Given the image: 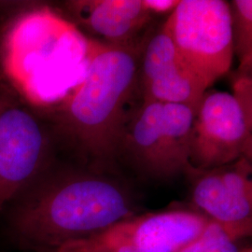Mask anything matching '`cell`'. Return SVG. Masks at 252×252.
<instances>
[{
	"mask_svg": "<svg viewBox=\"0 0 252 252\" xmlns=\"http://www.w3.org/2000/svg\"><path fill=\"white\" fill-rule=\"evenodd\" d=\"M225 229L211 221L196 240L178 252H252V246H241Z\"/></svg>",
	"mask_w": 252,
	"mask_h": 252,
	"instance_id": "obj_13",
	"label": "cell"
},
{
	"mask_svg": "<svg viewBox=\"0 0 252 252\" xmlns=\"http://www.w3.org/2000/svg\"><path fill=\"white\" fill-rule=\"evenodd\" d=\"M77 250H102L108 252H145L127 244L101 242L93 239H85L65 245L56 252H68Z\"/></svg>",
	"mask_w": 252,
	"mask_h": 252,
	"instance_id": "obj_14",
	"label": "cell"
},
{
	"mask_svg": "<svg viewBox=\"0 0 252 252\" xmlns=\"http://www.w3.org/2000/svg\"><path fill=\"white\" fill-rule=\"evenodd\" d=\"M142 40L133 45L108 47L87 39L84 76L56 105L53 116L59 141L74 153L79 163L120 170L115 148L138 94Z\"/></svg>",
	"mask_w": 252,
	"mask_h": 252,
	"instance_id": "obj_2",
	"label": "cell"
},
{
	"mask_svg": "<svg viewBox=\"0 0 252 252\" xmlns=\"http://www.w3.org/2000/svg\"><path fill=\"white\" fill-rule=\"evenodd\" d=\"M180 0H144L145 5L153 14L171 13Z\"/></svg>",
	"mask_w": 252,
	"mask_h": 252,
	"instance_id": "obj_15",
	"label": "cell"
},
{
	"mask_svg": "<svg viewBox=\"0 0 252 252\" xmlns=\"http://www.w3.org/2000/svg\"><path fill=\"white\" fill-rule=\"evenodd\" d=\"M252 160L241 157L210 169L190 165L184 174L190 184V205L239 241L252 234Z\"/></svg>",
	"mask_w": 252,
	"mask_h": 252,
	"instance_id": "obj_8",
	"label": "cell"
},
{
	"mask_svg": "<svg viewBox=\"0 0 252 252\" xmlns=\"http://www.w3.org/2000/svg\"><path fill=\"white\" fill-rule=\"evenodd\" d=\"M57 142L53 124L26 108L0 112V210L54 164Z\"/></svg>",
	"mask_w": 252,
	"mask_h": 252,
	"instance_id": "obj_6",
	"label": "cell"
},
{
	"mask_svg": "<svg viewBox=\"0 0 252 252\" xmlns=\"http://www.w3.org/2000/svg\"><path fill=\"white\" fill-rule=\"evenodd\" d=\"M252 156V122L237 100L226 92L207 91L191 126L190 165L210 169Z\"/></svg>",
	"mask_w": 252,
	"mask_h": 252,
	"instance_id": "obj_7",
	"label": "cell"
},
{
	"mask_svg": "<svg viewBox=\"0 0 252 252\" xmlns=\"http://www.w3.org/2000/svg\"><path fill=\"white\" fill-rule=\"evenodd\" d=\"M87 38L53 10L24 11L0 43L4 74L15 90L36 107L56 106L82 80Z\"/></svg>",
	"mask_w": 252,
	"mask_h": 252,
	"instance_id": "obj_3",
	"label": "cell"
},
{
	"mask_svg": "<svg viewBox=\"0 0 252 252\" xmlns=\"http://www.w3.org/2000/svg\"><path fill=\"white\" fill-rule=\"evenodd\" d=\"M108 252L102 250H77V251H68V252Z\"/></svg>",
	"mask_w": 252,
	"mask_h": 252,
	"instance_id": "obj_16",
	"label": "cell"
},
{
	"mask_svg": "<svg viewBox=\"0 0 252 252\" xmlns=\"http://www.w3.org/2000/svg\"><path fill=\"white\" fill-rule=\"evenodd\" d=\"M234 54L239 60L238 75H252V1L234 0L229 3Z\"/></svg>",
	"mask_w": 252,
	"mask_h": 252,
	"instance_id": "obj_12",
	"label": "cell"
},
{
	"mask_svg": "<svg viewBox=\"0 0 252 252\" xmlns=\"http://www.w3.org/2000/svg\"><path fill=\"white\" fill-rule=\"evenodd\" d=\"M139 213L135 189L120 170L54 163L14 199L9 230L22 248L55 252Z\"/></svg>",
	"mask_w": 252,
	"mask_h": 252,
	"instance_id": "obj_1",
	"label": "cell"
},
{
	"mask_svg": "<svg viewBox=\"0 0 252 252\" xmlns=\"http://www.w3.org/2000/svg\"><path fill=\"white\" fill-rule=\"evenodd\" d=\"M211 221L191 205L174 204L139 213L89 239L127 244L145 252H178L196 240Z\"/></svg>",
	"mask_w": 252,
	"mask_h": 252,
	"instance_id": "obj_10",
	"label": "cell"
},
{
	"mask_svg": "<svg viewBox=\"0 0 252 252\" xmlns=\"http://www.w3.org/2000/svg\"><path fill=\"white\" fill-rule=\"evenodd\" d=\"M195 111L185 105L139 100L118 136L115 162L147 180L166 181L188 170ZM121 170V169H120Z\"/></svg>",
	"mask_w": 252,
	"mask_h": 252,
	"instance_id": "obj_4",
	"label": "cell"
},
{
	"mask_svg": "<svg viewBox=\"0 0 252 252\" xmlns=\"http://www.w3.org/2000/svg\"><path fill=\"white\" fill-rule=\"evenodd\" d=\"M205 86L183 63L163 24L145 34L138 64L137 93L140 100L185 105L195 112Z\"/></svg>",
	"mask_w": 252,
	"mask_h": 252,
	"instance_id": "obj_9",
	"label": "cell"
},
{
	"mask_svg": "<svg viewBox=\"0 0 252 252\" xmlns=\"http://www.w3.org/2000/svg\"><path fill=\"white\" fill-rule=\"evenodd\" d=\"M64 7L73 25L90 36L87 39L108 47L139 42L153 17L144 0H72Z\"/></svg>",
	"mask_w": 252,
	"mask_h": 252,
	"instance_id": "obj_11",
	"label": "cell"
},
{
	"mask_svg": "<svg viewBox=\"0 0 252 252\" xmlns=\"http://www.w3.org/2000/svg\"><path fill=\"white\" fill-rule=\"evenodd\" d=\"M163 27L181 61L207 90L230 70L234 54L228 2L180 0Z\"/></svg>",
	"mask_w": 252,
	"mask_h": 252,
	"instance_id": "obj_5",
	"label": "cell"
}]
</instances>
